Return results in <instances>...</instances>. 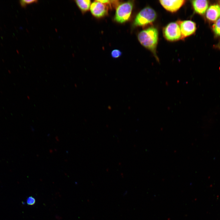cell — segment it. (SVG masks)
Instances as JSON below:
<instances>
[{
  "label": "cell",
  "mask_w": 220,
  "mask_h": 220,
  "mask_svg": "<svg viewBox=\"0 0 220 220\" xmlns=\"http://www.w3.org/2000/svg\"><path fill=\"white\" fill-rule=\"evenodd\" d=\"M206 17L210 21H216L220 18V6L217 4L211 6L207 11Z\"/></svg>",
  "instance_id": "8"
},
{
  "label": "cell",
  "mask_w": 220,
  "mask_h": 220,
  "mask_svg": "<svg viewBox=\"0 0 220 220\" xmlns=\"http://www.w3.org/2000/svg\"><path fill=\"white\" fill-rule=\"evenodd\" d=\"M177 22L179 26L183 39L193 34L196 29V24L190 20H178Z\"/></svg>",
  "instance_id": "5"
},
{
  "label": "cell",
  "mask_w": 220,
  "mask_h": 220,
  "mask_svg": "<svg viewBox=\"0 0 220 220\" xmlns=\"http://www.w3.org/2000/svg\"><path fill=\"white\" fill-rule=\"evenodd\" d=\"M75 2L82 13L88 10L90 8L91 1L90 0H76Z\"/></svg>",
  "instance_id": "10"
},
{
  "label": "cell",
  "mask_w": 220,
  "mask_h": 220,
  "mask_svg": "<svg viewBox=\"0 0 220 220\" xmlns=\"http://www.w3.org/2000/svg\"><path fill=\"white\" fill-rule=\"evenodd\" d=\"M98 1L106 5H109L111 7H116L119 3V1L118 0H98Z\"/></svg>",
  "instance_id": "12"
},
{
  "label": "cell",
  "mask_w": 220,
  "mask_h": 220,
  "mask_svg": "<svg viewBox=\"0 0 220 220\" xmlns=\"http://www.w3.org/2000/svg\"><path fill=\"white\" fill-rule=\"evenodd\" d=\"M122 55L121 51L118 49H115L113 50L111 53L112 57L113 58H117Z\"/></svg>",
  "instance_id": "14"
},
{
  "label": "cell",
  "mask_w": 220,
  "mask_h": 220,
  "mask_svg": "<svg viewBox=\"0 0 220 220\" xmlns=\"http://www.w3.org/2000/svg\"><path fill=\"white\" fill-rule=\"evenodd\" d=\"M38 1L36 0H23L20 1V3L22 7H25L28 5L37 3Z\"/></svg>",
  "instance_id": "13"
},
{
  "label": "cell",
  "mask_w": 220,
  "mask_h": 220,
  "mask_svg": "<svg viewBox=\"0 0 220 220\" xmlns=\"http://www.w3.org/2000/svg\"><path fill=\"white\" fill-rule=\"evenodd\" d=\"M156 17L155 11L151 8L146 7L137 14L133 23L135 27L143 26L153 22Z\"/></svg>",
  "instance_id": "2"
},
{
  "label": "cell",
  "mask_w": 220,
  "mask_h": 220,
  "mask_svg": "<svg viewBox=\"0 0 220 220\" xmlns=\"http://www.w3.org/2000/svg\"><path fill=\"white\" fill-rule=\"evenodd\" d=\"M212 28L215 33L220 36V18L215 22L212 26Z\"/></svg>",
  "instance_id": "11"
},
{
  "label": "cell",
  "mask_w": 220,
  "mask_h": 220,
  "mask_svg": "<svg viewBox=\"0 0 220 220\" xmlns=\"http://www.w3.org/2000/svg\"><path fill=\"white\" fill-rule=\"evenodd\" d=\"M138 38L141 44L151 51L158 61L156 53L158 39L157 29L154 27H149L140 31L138 35Z\"/></svg>",
  "instance_id": "1"
},
{
  "label": "cell",
  "mask_w": 220,
  "mask_h": 220,
  "mask_svg": "<svg viewBox=\"0 0 220 220\" xmlns=\"http://www.w3.org/2000/svg\"></svg>",
  "instance_id": "16"
},
{
  "label": "cell",
  "mask_w": 220,
  "mask_h": 220,
  "mask_svg": "<svg viewBox=\"0 0 220 220\" xmlns=\"http://www.w3.org/2000/svg\"><path fill=\"white\" fill-rule=\"evenodd\" d=\"M35 199L32 196H30L28 197L27 199V203L28 205H33L35 204Z\"/></svg>",
  "instance_id": "15"
},
{
  "label": "cell",
  "mask_w": 220,
  "mask_h": 220,
  "mask_svg": "<svg viewBox=\"0 0 220 220\" xmlns=\"http://www.w3.org/2000/svg\"><path fill=\"white\" fill-rule=\"evenodd\" d=\"M163 33L164 38L170 41H175L182 38L180 28L177 22L168 24L164 28Z\"/></svg>",
  "instance_id": "4"
},
{
  "label": "cell",
  "mask_w": 220,
  "mask_h": 220,
  "mask_svg": "<svg viewBox=\"0 0 220 220\" xmlns=\"http://www.w3.org/2000/svg\"><path fill=\"white\" fill-rule=\"evenodd\" d=\"M90 9L93 15L97 18L103 17L108 13V8L106 5L97 0L91 4Z\"/></svg>",
  "instance_id": "6"
},
{
  "label": "cell",
  "mask_w": 220,
  "mask_h": 220,
  "mask_svg": "<svg viewBox=\"0 0 220 220\" xmlns=\"http://www.w3.org/2000/svg\"><path fill=\"white\" fill-rule=\"evenodd\" d=\"M133 1H128L120 4L116 9L114 20L116 22L123 23L129 20L132 13Z\"/></svg>",
  "instance_id": "3"
},
{
  "label": "cell",
  "mask_w": 220,
  "mask_h": 220,
  "mask_svg": "<svg viewBox=\"0 0 220 220\" xmlns=\"http://www.w3.org/2000/svg\"><path fill=\"white\" fill-rule=\"evenodd\" d=\"M192 3L195 12L200 14H204L208 8V2L206 0H193Z\"/></svg>",
  "instance_id": "9"
},
{
  "label": "cell",
  "mask_w": 220,
  "mask_h": 220,
  "mask_svg": "<svg viewBox=\"0 0 220 220\" xmlns=\"http://www.w3.org/2000/svg\"><path fill=\"white\" fill-rule=\"evenodd\" d=\"M160 2L167 10L174 12L178 10L185 3L184 0H160Z\"/></svg>",
  "instance_id": "7"
}]
</instances>
